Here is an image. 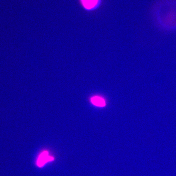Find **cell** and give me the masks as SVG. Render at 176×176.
Masks as SVG:
<instances>
[{
    "label": "cell",
    "instance_id": "cell-3",
    "mask_svg": "<svg viewBox=\"0 0 176 176\" xmlns=\"http://www.w3.org/2000/svg\"><path fill=\"white\" fill-rule=\"evenodd\" d=\"M81 1L84 6L89 9L95 6L97 4L98 0H81Z\"/></svg>",
    "mask_w": 176,
    "mask_h": 176
},
{
    "label": "cell",
    "instance_id": "cell-1",
    "mask_svg": "<svg viewBox=\"0 0 176 176\" xmlns=\"http://www.w3.org/2000/svg\"><path fill=\"white\" fill-rule=\"evenodd\" d=\"M54 160V158L50 155L47 151H44L41 153L38 158L37 165L39 167H43L48 162H51Z\"/></svg>",
    "mask_w": 176,
    "mask_h": 176
},
{
    "label": "cell",
    "instance_id": "cell-2",
    "mask_svg": "<svg viewBox=\"0 0 176 176\" xmlns=\"http://www.w3.org/2000/svg\"><path fill=\"white\" fill-rule=\"evenodd\" d=\"M92 103L94 105L99 107H103L106 105V102L104 98L99 96L92 97L90 99Z\"/></svg>",
    "mask_w": 176,
    "mask_h": 176
}]
</instances>
